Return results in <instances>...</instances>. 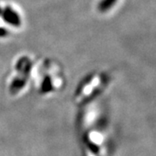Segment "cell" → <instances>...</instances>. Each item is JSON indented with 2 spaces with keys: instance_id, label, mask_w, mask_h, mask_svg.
<instances>
[{
  "instance_id": "1",
  "label": "cell",
  "mask_w": 156,
  "mask_h": 156,
  "mask_svg": "<svg viewBox=\"0 0 156 156\" xmlns=\"http://www.w3.org/2000/svg\"><path fill=\"white\" fill-rule=\"evenodd\" d=\"M32 76L36 87L43 94L56 91L63 84V76L57 62L50 58H44L35 62Z\"/></svg>"
},
{
  "instance_id": "2",
  "label": "cell",
  "mask_w": 156,
  "mask_h": 156,
  "mask_svg": "<svg viewBox=\"0 0 156 156\" xmlns=\"http://www.w3.org/2000/svg\"><path fill=\"white\" fill-rule=\"evenodd\" d=\"M34 64L35 61L29 55H23L17 57L8 83V89L11 94H18L26 88L29 80L32 77Z\"/></svg>"
},
{
  "instance_id": "3",
  "label": "cell",
  "mask_w": 156,
  "mask_h": 156,
  "mask_svg": "<svg viewBox=\"0 0 156 156\" xmlns=\"http://www.w3.org/2000/svg\"><path fill=\"white\" fill-rule=\"evenodd\" d=\"M23 19L17 7L9 3L0 4V38H5L12 30L21 28Z\"/></svg>"
},
{
  "instance_id": "4",
  "label": "cell",
  "mask_w": 156,
  "mask_h": 156,
  "mask_svg": "<svg viewBox=\"0 0 156 156\" xmlns=\"http://www.w3.org/2000/svg\"><path fill=\"white\" fill-rule=\"evenodd\" d=\"M106 83V76L102 73H93L85 78L78 89V98L80 100L86 99L93 93L100 90Z\"/></svg>"
},
{
  "instance_id": "5",
  "label": "cell",
  "mask_w": 156,
  "mask_h": 156,
  "mask_svg": "<svg viewBox=\"0 0 156 156\" xmlns=\"http://www.w3.org/2000/svg\"><path fill=\"white\" fill-rule=\"evenodd\" d=\"M120 0H98L96 4V11L100 14H107L115 9Z\"/></svg>"
}]
</instances>
